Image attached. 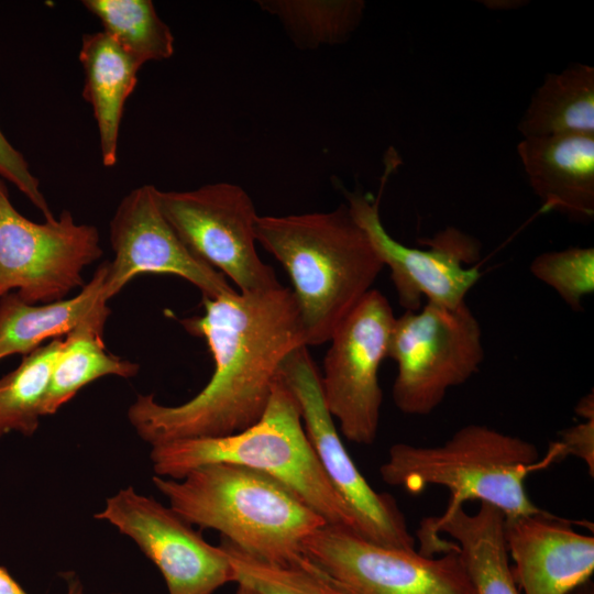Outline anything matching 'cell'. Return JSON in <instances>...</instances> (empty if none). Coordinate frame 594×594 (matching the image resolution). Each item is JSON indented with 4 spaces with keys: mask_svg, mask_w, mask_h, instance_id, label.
<instances>
[{
    "mask_svg": "<svg viewBox=\"0 0 594 594\" xmlns=\"http://www.w3.org/2000/svg\"><path fill=\"white\" fill-rule=\"evenodd\" d=\"M505 515L497 507L480 503L474 514L463 506L421 522L420 553L435 557L444 551L446 534L455 544L476 594H520L515 582L505 540Z\"/></svg>",
    "mask_w": 594,
    "mask_h": 594,
    "instance_id": "cell-17",
    "label": "cell"
},
{
    "mask_svg": "<svg viewBox=\"0 0 594 594\" xmlns=\"http://www.w3.org/2000/svg\"><path fill=\"white\" fill-rule=\"evenodd\" d=\"M150 460L154 475L175 480L211 463L260 471L290 488L327 524L355 529L351 512L328 480L307 437L298 403L280 375L254 425L224 437L154 446Z\"/></svg>",
    "mask_w": 594,
    "mask_h": 594,
    "instance_id": "cell-4",
    "label": "cell"
},
{
    "mask_svg": "<svg viewBox=\"0 0 594 594\" xmlns=\"http://www.w3.org/2000/svg\"><path fill=\"white\" fill-rule=\"evenodd\" d=\"M529 271L570 309L581 311L585 297L594 292V249L571 246L543 252L531 261Z\"/></svg>",
    "mask_w": 594,
    "mask_h": 594,
    "instance_id": "cell-26",
    "label": "cell"
},
{
    "mask_svg": "<svg viewBox=\"0 0 594 594\" xmlns=\"http://www.w3.org/2000/svg\"><path fill=\"white\" fill-rule=\"evenodd\" d=\"M110 37L142 64L173 56L174 35L150 0H85Z\"/></svg>",
    "mask_w": 594,
    "mask_h": 594,
    "instance_id": "cell-24",
    "label": "cell"
},
{
    "mask_svg": "<svg viewBox=\"0 0 594 594\" xmlns=\"http://www.w3.org/2000/svg\"><path fill=\"white\" fill-rule=\"evenodd\" d=\"M0 177L13 183L42 212L45 221L55 217L41 191L40 180L31 173L23 155L7 140L0 130Z\"/></svg>",
    "mask_w": 594,
    "mask_h": 594,
    "instance_id": "cell-27",
    "label": "cell"
},
{
    "mask_svg": "<svg viewBox=\"0 0 594 594\" xmlns=\"http://www.w3.org/2000/svg\"><path fill=\"white\" fill-rule=\"evenodd\" d=\"M102 253L97 228L68 210L44 223L26 219L0 177V298L15 292L28 304L64 299L85 285V267Z\"/></svg>",
    "mask_w": 594,
    "mask_h": 594,
    "instance_id": "cell-7",
    "label": "cell"
},
{
    "mask_svg": "<svg viewBox=\"0 0 594 594\" xmlns=\"http://www.w3.org/2000/svg\"><path fill=\"white\" fill-rule=\"evenodd\" d=\"M79 61L85 73L82 97L97 122L102 164L111 167L118 158L124 103L143 64L103 31L84 35Z\"/></svg>",
    "mask_w": 594,
    "mask_h": 594,
    "instance_id": "cell-18",
    "label": "cell"
},
{
    "mask_svg": "<svg viewBox=\"0 0 594 594\" xmlns=\"http://www.w3.org/2000/svg\"><path fill=\"white\" fill-rule=\"evenodd\" d=\"M204 314L180 320L205 339L215 369L207 385L175 406L139 394L128 420L151 447L240 432L264 414L285 358L307 345L300 311L283 285L256 293L202 297Z\"/></svg>",
    "mask_w": 594,
    "mask_h": 594,
    "instance_id": "cell-1",
    "label": "cell"
},
{
    "mask_svg": "<svg viewBox=\"0 0 594 594\" xmlns=\"http://www.w3.org/2000/svg\"><path fill=\"white\" fill-rule=\"evenodd\" d=\"M109 237L114 257L103 285L107 301L144 273L179 276L195 285L202 297L237 292L223 274L184 244L161 209L160 189L152 185L131 190L120 201L110 221Z\"/></svg>",
    "mask_w": 594,
    "mask_h": 594,
    "instance_id": "cell-14",
    "label": "cell"
},
{
    "mask_svg": "<svg viewBox=\"0 0 594 594\" xmlns=\"http://www.w3.org/2000/svg\"><path fill=\"white\" fill-rule=\"evenodd\" d=\"M161 209L199 260L229 277L242 294L276 288L274 270L256 250L257 212L241 186L227 182L191 190H160Z\"/></svg>",
    "mask_w": 594,
    "mask_h": 594,
    "instance_id": "cell-8",
    "label": "cell"
},
{
    "mask_svg": "<svg viewBox=\"0 0 594 594\" xmlns=\"http://www.w3.org/2000/svg\"><path fill=\"white\" fill-rule=\"evenodd\" d=\"M65 583L64 594H86L84 583L79 575L74 571H65L61 573Z\"/></svg>",
    "mask_w": 594,
    "mask_h": 594,
    "instance_id": "cell-30",
    "label": "cell"
},
{
    "mask_svg": "<svg viewBox=\"0 0 594 594\" xmlns=\"http://www.w3.org/2000/svg\"><path fill=\"white\" fill-rule=\"evenodd\" d=\"M521 138L594 134V67L573 63L549 73L518 124Z\"/></svg>",
    "mask_w": 594,
    "mask_h": 594,
    "instance_id": "cell-21",
    "label": "cell"
},
{
    "mask_svg": "<svg viewBox=\"0 0 594 594\" xmlns=\"http://www.w3.org/2000/svg\"><path fill=\"white\" fill-rule=\"evenodd\" d=\"M63 345L61 337L52 339L0 377V441L10 432L32 437L38 429L52 370Z\"/></svg>",
    "mask_w": 594,
    "mask_h": 594,
    "instance_id": "cell-23",
    "label": "cell"
},
{
    "mask_svg": "<svg viewBox=\"0 0 594 594\" xmlns=\"http://www.w3.org/2000/svg\"><path fill=\"white\" fill-rule=\"evenodd\" d=\"M505 540L520 594H570L591 581L594 537L541 510L505 517Z\"/></svg>",
    "mask_w": 594,
    "mask_h": 594,
    "instance_id": "cell-15",
    "label": "cell"
},
{
    "mask_svg": "<svg viewBox=\"0 0 594 594\" xmlns=\"http://www.w3.org/2000/svg\"><path fill=\"white\" fill-rule=\"evenodd\" d=\"M129 537L161 572L168 594H213L233 582L221 546L208 543L169 506L136 492L119 490L94 515Z\"/></svg>",
    "mask_w": 594,
    "mask_h": 594,
    "instance_id": "cell-13",
    "label": "cell"
},
{
    "mask_svg": "<svg viewBox=\"0 0 594 594\" xmlns=\"http://www.w3.org/2000/svg\"><path fill=\"white\" fill-rule=\"evenodd\" d=\"M302 553L351 594H476L454 543L428 557L324 524L305 539Z\"/></svg>",
    "mask_w": 594,
    "mask_h": 594,
    "instance_id": "cell-11",
    "label": "cell"
},
{
    "mask_svg": "<svg viewBox=\"0 0 594 594\" xmlns=\"http://www.w3.org/2000/svg\"><path fill=\"white\" fill-rule=\"evenodd\" d=\"M153 485L184 520L213 529L243 552L276 565L306 559L305 539L326 520L271 475L232 463L196 468Z\"/></svg>",
    "mask_w": 594,
    "mask_h": 594,
    "instance_id": "cell-3",
    "label": "cell"
},
{
    "mask_svg": "<svg viewBox=\"0 0 594 594\" xmlns=\"http://www.w3.org/2000/svg\"><path fill=\"white\" fill-rule=\"evenodd\" d=\"M257 6L274 16L300 50L339 45L361 24L363 0H260Z\"/></svg>",
    "mask_w": 594,
    "mask_h": 594,
    "instance_id": "cell-22",
    "label": "cell"
},
{
    "mask_svg": "<svg viewBox=\"0 0 594 594\" xmlns=\"http://www.w3.org/2000/svg\"><path fill=\"white\" fill-rule=\"evenodd\" d=\"M548 465L532 442L487 425L470 424L441 444H393L380 474L387 485L413 495L429 486L447 488L450 498L443 513L479 501L513 517L542 510L529 498L525 481Z\"/></svg>",
    "mask_w": 594,
    "mask_h": 594,
    "instance_id": "cell-5",
    "label": "cell"
},
{
    "mask_svg": "<svg viewBox=\"0 0 594 594\" xmlns=\"http://www.w3.org/2000/svg\"><path fill=\"white\" fill-rule=\"evenodd\" d=\"M235 594H257V593L246 585L238 584Z\"/></svg>",
    "mask_w": 594,
    "mask_h": 594,
    "instance_id": "cell-33",
    "label": "cell"
},
{
    "mask_svg": "<svg viewBox=\"0 0 594 594\" xmlns=\"http://www.w3.org/2000/svg\"><path fill=\"white\" fill-rule=\"evenodd\" d=\"M109 262L96 270L80 292L68 299L47 304H28L15 292L0 298V360L12 354L23 356L48 339L67 334L101 304Z\"/></svg>",
    "mask_w": 594,
    "mask_h": 594,
    "instance_id": "cell-19",
    "label": "cell"
},
{
    "mask_svg": "<svg viewBox=\"0 0 594 594\" xmlns=\"http://www.w3.org/2000/svg\"><path fill=\"white\" fill-rule=\"evenodd\" d=\"M230 560L233 582L257 594H351L309 559L276 565L258 560L229 541L220 544Z\"/></svg>",
    "mask_w": 594,
    "mask_h": 594,
    "instance_id": "cell-25",
    "label": "cell"
},
{
    "mask_svg": "<svg viewBox=\"0 0 594 594\" xmlns=\"http://www.w3.org/2000/svg\"><path fill=\"white\" fill-rule=\"evenodd\" d=\"M485 356L481 324L465 302H426L396 317L388 356L397 365L392 397L405 415L426 416L448 392L479 372Z\"/></svg>",
    "mask_w": 594,
    "mask_h": 594,
    "instance_id": "cell-6",
    "label": "cell"
},
{
    "mask_svg": "<svg viewBox=\"0 0 594 594\" xmlns=\"http://www.w3.org/2000/svg\"><path fill=\"white\" fill-rule=\"evenodd\" d=\"M255 234L290 278L307 346L329 342L384 268L346 205L327 212L258 216Z\"/></svg>",
    "mask_w": 594,
    "mask_h": 594,
    "instance_id": "cell-2",
    "label": "cell"
},
{
    "mask_svg": "<svg viewBox=\"0 0 594 594\" xmlns=\"http://www.w3.org/2000/svg\"><path fill=\"white\" fill-rule=\"evenodd\" d=\"M575 413L583 419L594 418V398L593 393L585 395L580 399L575 407Z\"/></svg>",
    "mask_w": 594,
    "mask_h": 594,
    "instance_id": "cell-31",
    "label": "cell"
},
{
    "mask_svg": "<svg viewBox=\"0 0 594 594\" xmlns=\"http://www.w3.org/2000/svg\"><path fill=\"white\" fill-rule=\"evenodd\" d=\"M279 375L294 394L314 451L354 520V532L375 544L415 550V539L394 497L375 491L346 451L324 403L320 372L307 345L292 351Z\"/></svg>",
    "mask_w": 594,
    "mask_h": 594,
    "instance_id": "cell-10",
    "label": "cell"
},
{
    "mask_svg": "<svg viewBox=\"0 0 594 594\" xmlns=\"http://www.w3.org/2000/svg\"><path fill=\"white\" fill-rule=\"evenodd\" d=\"M110 594H121V593H118V592H113V593H110Z\"/></svg>",
    "mask_w": 594,
    "mask_h": 594,
    "instance_id": "cell-34",
    "label": "cell"
},
{
    "mask_svg": "<svg viewBox=\"0 0 594 594\" xmlns=\"http://www.w3.org/2000/svg\"><path fill=\"white\" fill-rule=\"evenodd\" d=\"M395 319L388 299L373 288L329 340L320 374L322 396L342 435L358 444H372L377 437L383 402L378 373Z\"/></svg>",
    "mask_w": 594,
    "mask_h": 594,
    "instance_id": "cell-9",
    "label": "cell"
},
{
    "mask_svg": "<svg viewBox=\"0 0 594 594\" xmlns=\"http://www.w3.org/2000/svg\"><path fill=\"white\" fill-rule=\"evenodd\" d=\"M517 153L543 211L594 219V134L521 138Z\"/></svg>",
    "mask_w": 594,
    "mask_h": 594,
    "instance_id": "cell-16",
    "label": "cell"
},
{
    "mask_svg": "<svg viewBox=\"0 0 594 594\" xmlns=\"http://www.w3.org/2000/svg\"><path fill=\"white\" fill-rule=\"evenodd\" d=\"M574 457L583 461L588 474L594 476V418L571 426L559 432L544 458L550 464Z\"/></svg>",
    "mask_w": 594,
    "mask_h": 594,
    "instance_id": "cell-28",
    "label": "cell"
},
{
    "mask_svg": "<svg viewBox=\"0 0 594 594\" xmlns=\"http://www.w3.org/2000/svg\"><path fill=\"white\" fill-rule=\"evenodd\" d=\"M348 208L367 234L397 293L399 305L408 311L426 302L455 307L482 273L474 265L480 258L481 243L470 234L447 227L426 241L427 249L407 246L395 240L383 226L378 198L360 191H345Z\"/></svg>",
    "mask_w": 594,
    "mask_h": 594,
    "instance_id": "cell-12",
    "label": "cell"
},
{
    "mask_svg": "<svg viewBox=\"0 0 594 594\" xmlns=\"http://www.w3.org/2000/svg\"><path fill=\"white\" fill-rule=\"evenodd\" d=\"M0 594H29L2 565H0Z\"/></svg>",
    "mask_w": 594,
    "mask_h": 594,
    "instance_id": "cell-29",
    "label": "cell"
},
{
    "mask_svg": "<svg viewBox=\"0 0 594 594\" xmlns=\"http://www.w3.org/2000/svg\"><path fill=\"white\" fill-rule=\"evenodd\" d=\"M570 594H594V584L592 581H588L585 584L572 591Z\"/></svg>",
    "mask_w": 594,
    "mask_h": 594,
    "instance_id": "cell-32",
    "label": "cell"
},
{
    "mask_svg": "<svg viewBox=\"0 0 594 594\" xmlns=\"http://www.w3.org/2000/svg\"><path fill=\"white\" fill-rule=\"evenodd\" d=\"M110 315L107 302L77 324L64 339L50 378L43 404V416L54 415L89 383L108 375L131 378L138 375V363L107 351L103 327Z\"/></svg>",
    "mask_w": 594,
    "mask_h": 594,
    "instance_id": "cell-20",
    "label": "cell"
}]
</instances>
